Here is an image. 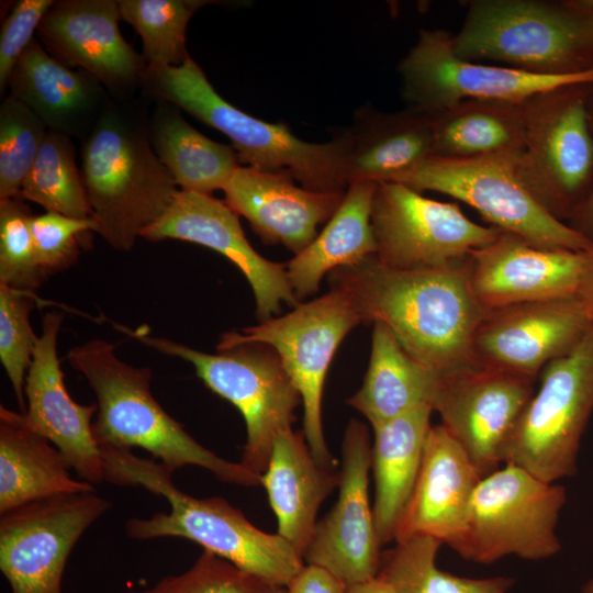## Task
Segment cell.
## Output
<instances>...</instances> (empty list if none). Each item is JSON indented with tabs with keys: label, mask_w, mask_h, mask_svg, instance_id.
Here are the masks:
<instances>
[{
	"label": "cell",
	"mask_w": 593,
	"mask_h": 593,
	"mask_svg": "<svg viewBox=\"0 0 593 593\" xmlns=\"http://www.w3.org/2000/svg\"><path fill=\"white\" fill-rule=\"evenodd\" d=\"M53 0H20L4 19L0 32V91H5L12 70L34 38V32Z\"/></svg>",
	"instance_id": "cell-42"
},
{
	"label": "cell",
	"mask_w": 593,
	"mask_h": 593,
	"mask_svg": "<svg viewBox=\"0 0 593 593\" xmlns=\"http://www.w3.org/2000/svg\"><path fill=\"white\" fill-rule=\"evenodd\" d=\"M209 1L120 0L121 18L139 34L147 68L181 65L190 55L186 31L191 16Z\"/></svg>",
	"instance_id": "cell-36"
},
{
	"label": "cell",
	"mask_w": 593,
	"mask_h": 593,
	"mask_svg": "<svg viewBox=\"0 0 593 593\" xmlns=\"http://www.w3.org/2000/svg\"><path fill=\"white\" fill-rule=\"evenodd\" d=\"M34 305V293L0 283V360L21 413L26 410L25 378L38 339L30 323Z\"/></svg>",
	"instance_id": "cell-39"
},
{
	"label": "cell",
	"mask_w": 593,
	"mask_h": 593,
	"mask_svg": "<svg viewBox=\"0 0 593 593\" xmlns=\"http://www.w3.org/2000/svg\"><path fill=\"white\" fill-rule=\"evenodd\" d=\"M329 277L362 323L387 325L413 358L437 373L477 363L472 340L486 310L471 289L468 257L438 268L400 270L373 255Z\"/></svg>",
	"instance_id": "cell-1"
},
{
	"label": "cell",
	"mask_w": 593,
	"mask_h": 593,
	"mask_svg": "<svg viewBox=\"0 0 593 593\" xmlns=\"http://www.w3.org/2000/svg\"><path fill=\"white\" fill-rule=\"evenodd\" d=\"M470 457L440 424L430 426L416 482L394 533V541L433 537L461 555L471 501L481 480Z\"/></svg>",
	"instance_id": "cell-21"
},
{
	"label": "cell",
	"mask_w": 593,
	"mask_h": 593,
	"mask_svg": "<svg viewBox=\"0 0 593 593\" xmlns=\"http://www.w3.org/2000/svg\"><path fill=\"white\" fill-rule=\"evenodd\" d=\"M148 130L155 154L180 190H223L239 166L232 146L204 136L165 101L155 109Z\"/></svg>",
	"instance_id": "cell-33"
},
{
	"label": "cell",
	"mask_w": 593,
	"mask_h": 593,
	"mask_svg": "<svg viewBox=\"0 0 593 593\" xmlns=\"http://www.w3.org/2000/svg\"><path fill=\"white\" fill-rule=\"evenodd\" d=\"M63 314L48 312L42 321L29 367L24 394V424L49 440L66 458L71 469L91 484L105 481L101 449L92 430L97 403L82 405L67 391L57 356V338Z\"/></svg>",
	"instance_id": "cell-20"
},
{
	"label": "cell",
	"mask_w": 593,
	"mask_h": 593,
	"mask_svg": "<svg viewBox=\"0 0 593 593\" xmlns=\"http://www.w3.org/2000/svg\"><path fill=\"white\" fill-rule=\"evenodd\" d=\"M64 455L31 430L21 412L0 406V514L18 506L65 494L93 492L75 480Z\"/></svg>",
	"instance_id": "cell-28"
},
{
	"label": "cell",
	"mask_w": 593,
	"mask_h": 593,
	"mask_svg": "<svg viewBox=\"0 0 593 593\" xmlns=\"http://www.w3.org/2000/svg\"><path fill=\"white\" fill-rule=\"evenodd\" d=\"M433 412L430 404H422L372 427V510L381 546L394 540L396 525L418 475Z\"/></svg>",
	"instance_id": "cell-29"
},
{
	"label": "cell",
	"mask_w": 593,
	"mask_h": 593,
	"mask_svg": "<svg viewBox=\"0 0 593 593\" xmlns=\"http://www.w3.org/2000/svg\"><path fill=\"white\" fill-rule=\"evenodd\" d=\"M152 92L226 135L238 160L261 171H288L303 188L340 192L348 187L347 148L340 133L315 144L298 138L283 123H268L223 99L189 56L181 65L147 68Z\"/></svg>",
	"instance_id": "cell-6"
},
{
	"label": "cell",
	"mask_w": 593,
	"mask_h": 593,
	"mask_svg": "<svg viewBox=\"0 0 593 593\" xmlns=\"http://www.w3.org/2000/svg\"><path fill=\"white\" fill-rule=\"evenodd\" d=\"M439 373L413 358L390 328L373 323L368 370L360 389L347 400L372 427L433 402Z\"/></svg>",
	"instance_id": "cell-32"
},
{
	"label": "cell",
	"mask_w": 593,
	"mask_h": 593,
	"mask_svg": "<svg viewBox=\"0 0 593 593\" xmlns=\"http://www.w3.org/2000/svg\"><path fill=\"white\" fill-rule=\"evenodd\" d=\"M454 34L421 30L398 66L409 108L434 113L465 100L523 102L560 86L593 82V72L570 77L538 76L458 56Z\"/></svg>",
	"instance_id": "cell-15"
},
{
	"label": "cell",
	"mask_w": 593,
	"mask_h": 593,
	"mask_svg": "<svg viewBox=\"0 0 593 593\" xmlns=\"http://www.w3.org/2000/svg\"><path fill=\"white\" fill-rule=\"evenodd\" d=\"M361 316L347 293L332 287L326 294L300 303L282 316L271 317L239 332L224 333L217 351L245 344L271 347L298 390L303 405L302 433L314 459L337 470L338 461L327 448L322 423V400L327 370L345 336Z\"/></svg>",
	"instance_id": "cell-9"
},
{
	"label": "cell",
	"mask_w": 593,
	"mask_h": 593,
	"mask_svg": "<svg viewBox=\"0 0 593 593\" xmlns=\"http://www.w3.org/2000/svg\"><path fill=\"white\" fill-rule=\"evenodd\" d=\"M534 382L479 362L439 374L433 410L481 478L503 463L505 443L534 394Z\"/></svg>",
	"instance_id": "cell-16"
},
{
	"label": "cell",
	"mask_w": 593,
	"mask_h": 593,
	"mask_svg": "<svg viewBox=\"0 0 593 593\" xmlns=\"http://www.w3.org/2000/svg\"><path fill=\"white\" fill-rule=\"evenodd\" d=\"M338 481L339 471L314 459L302 430L291 428L276 437L261 485L277 518V534L302 558L313 537L318 508Z\"/></svg>",
	"instance_id": "cell-26"
},
{
	"label": "cell",
	"mask_w": 593,
	"mask_h": 593,
	"mask_svg": "<svg viewBox=\"0 0 593 593\" xmlns=\"http://www.w3.org/2000/svg\"><path fill=\"white\" fill-rule=\"evenodd\" d=\"M577 295L584 304L593 326V248L586 254Z\"/></svg>",
	"instance_id": "cell-45"
},
{
	"label": "cell",
	"mask_w": 593,
	"mask_h": 593,
	"mask_svg": "<svg viewBox=\"0 0 593 593\" xmlns=\"http://www.w3.org/2000/svg\"><path fill=\"white\" fill-rule=\"evenodd\" d=\"M593 412V326L567 355L540 372V384L517 418L503 463L556 483L577 472L580 441Z\"/></svg>",
	"instance_id": "cell-10"
},
{
	"label": "cell",
	"mask_w": 593,
	"mask_h": 593,
	"mask_svg": "<svg viewBox=\"0 0 593 593\" xmlns=\"http://www.w3.org/2000/svg\"><path fill=\"white\" fill-rule=\"evenodd\" d=\"M347 593H392L390 586L378 575L371 580L347 585Z\"/></svg>",
	"instance_id": "cell-46"
},
{
	"label": "cell",
	"mask_w": 593,
	"mask_h": 593,
	"mask_svg": "<svg viewBox=\"0 0 593 593\" xmlns=\"http://www.w3.org/2000/svg\"><path fill=\"white\" fill-rule=\"evenodd\" d=\"M588 251L541 248L501 231L469 255L471 289L485 310L574 296Z\"/></svg>",
	"instance_id": "cell-22"
},
{
	"label": "cell",
	"mask_w": 593,
	"mask_h": 593,
	"mask_svg": "<svg viewBox=\"0 0 593 593\" xmlns=\"http://www.w3.org/2000/svg\"><path fill=\"white\" fill-rule=\"evenodd\" d=\"M107 482L142 486L163 496L170 511L147 518H130L127 537L147 540L180 537L255 574L273 585L287 586L304 566L303 558L279 534H268L253 525L226 500L194 497L179 490L174 471L161 462L135 456L130 449L100 446Z\"/></svg>",
	"instance_id": "cell-2"
},
{
	"label": "cell",
	"mask_w": 593,
	"mask_h": 593,
	"mask_svg": "<svg viewBox=\"0 0 593 593\" xmlns=\"http://www.w3.org/2000/svg\"><path fill=\"white\" fill-rule=\"evenodd\" d=\"M339 133L346 142L348 184L394 181L434 152L429 114L413 108L384 113L363 107Z\"/></svg>",
	"instance_id": "cell-27"
},
{
	"label": "cell",
	"mask_w": 593,
	"mask_h": 593,
	"mask_svg": "<svg viewBox=\"0 0 593 593\" xmlns=\"http://www.w3.org/2000/svg\"><path fill=\"white\" fill-rule=\"evenodd\" d=\"M566 490L510 463L483 477L473 493L462 558L493 563L505 556L544 560L561 550L556 528Z\"/></svg>",
	"instance_id": "cell-12"
},
{
	"label": "cell",
	"mask_w": 593,
	"mask_h": 593,
	"mask_svg": "<svg viewBox=\"0 0 593 593\" xmlns=\"http://www.w3.org/2000/svg\"><path fill=\"white\" fill-rule=\"evenodd\" d=\"M120 19L119 1H55L37 32L54 57L125 91L144 81L147 66L122 36Z\"/></svg>",
	"instance_id": "cell-23"
},
{
	"label": "cell",
	"mask_w": 593,
	"mask_h": 593,
	"mask_svg": "<svg viewBox=\"0 0 593 593\" xmlns=\"http://www.w3.org/2000/svg\"><path fill=\"white\" fill-rule=\"evenodd\" d=\"M33 216L21 197L0 200V283L32 293L48 278L36 258Z\"/></svg>",
	"instance_id": "cell-38"
},
{
	"label": "cell",
	"mask_w": 593,
	"mask_h": 593,
	"mask_svg": "<svg viewBox=\"0 0 593 593\" xmlns=\"http://www.w3.org/2000/svg\"><path fill=\"white\" fill-rule=\"evenodd\" d=\"M589 85L560 86L523 101L525 134L515 161L517 177L548 213L567 224L593 189Z\"/></svg>",
	"instance_id": "cell-7"
},
{
	"label": "cell",
	"mask_w": 593,
	"mask_h": 593,
	"mask_svg": "<svg viewBox=\"0 0 593 593\" xmlns=\"http://www.w3.org/2000/svg\"><path fill=\"white\" fill-rule=\"evenodd\" d=\"M592 328L578 295L486 310L472 340L477 362L535 380Z\"/></svg>",
	"instance_id": "cell-18"
},
{
	"label": "cell",
	"mask_w": 593,
	"mask_h": 593,
	"mask_svg": "<svg viewBox=\"0 0 593 593\" xmlns=\"http://www.w3.org/2000/svg\"><path fill=\"white\" fill-rule=\"evenodd\" d=\"M455 53L524 72H593V0H470Z\"/></svg>",
	"instance_id": "cell-4"
},
{
	"label": "cell",
	"mask_w": 593,
	"mask_h": 593,
	"mask_svg": "<svg viewBox=\"0 0 593 593\" xmlns=\"http://www.w3.org/2000/svg\"><path fill=\"white\" fill-rule=\"evenodd\" d=\"M377 188L374 181L350 182L322 233L286 265L289 283L299 301L315 294L327 272L358 265L376 255L371 210Z\"/></svg>",
	"instance_id": "cell-30"
},
{
	"label": "cell",
	"mask_w": 593,
	"mask_h": 593,
	"mask_svg": "<svg viewBox=\"0 0 593 593\" xmlns=\"http://www.w3.org/2000/svg\"><path fill=\"white\" fill-rule=\"evenodd\" d=\"M48 132L23 102L7 96L0 105V200L20 197L21 187Z\"/></svg>",
	"instance_id": "cell-37"
},
{
	"label": "cell",
	"mask_w": 593,
	"mask_h": 593,
	"mask_svg": "<svg viewBox=\"0 0 593 593\" xmlns=\"http://www.w3.org/2000/svg\"><path fill=\"white\" fill-rule=\"evenodd\" d=\"M441 545L424 536L395 541L382 552L378 577L392 593H506L513 586L507 577L472 579L440 570L436 557Z\"/></svg>",
	"instance_id": "cell-34"
},
{
	"label": "cell",
	"mask_w": 593,
	"mask_h": 593,
	"mask_svg": "<svg viewBox=\"0 0 593 593\" xmlns=\"http://www.w3.org/2000/svg\"><path fill=\"white\" fill-rule=\"evenodd\" d=\"M20 197L76 219L92 217V210L75 159L69 136L47 132L37 156L21 187Z\"/></svg>",
	"instance_id": "cell-35"
},
{
	"label": "cell",
	"mask_w": 593,
	"mask_h": 593,
	"mask_svg": "<svg viewBox=\"0 0 593 593\" xmlns=\"http://www.w3.org/2000/svg\"><path fill=\"white\" fill-rule=\"evenodd\" d=\"M288 593H347V584L328 570L304 563L286 586Z\"/></svg>",
	"instance_id": "cell-43"
},
{
	"label": "cell",
	"mask_w": 593,
	"mask_h": 593,
	"mask_svg": "<svg viewBox=\"0 0 593 593\" xmlns=\"http://www.w3.org/2000/svg\"><path fill=\"white\" fill-rule=\"evenodd\" d=\"M513 158L447 159L432 156L394 182L452 197L502 232L541 248L586 251L593 243L548 213L526 190Z\"/></svg>",
	"instance_id": "cell-11"
},
{
	"label": "cell",
	"mask_w": 593,
	"mask_h": 593,
	"mask_svg": "<svg viewBox=\"0 0 593 593\" xmlns=\"http://www.w3.org/2000/svg\"><path fill=\"white\" fill-rule=\"evenodd\" d=\"M586 108L593 132V83H590L588 88ZM568 225L593 243V189L588 199L569 220Z\"/></svg>",
	"instance_id": "cell-44"
},
{
	"label": "cell",
	"mask_w": 593,
	"mask_h": 593,
	"mask_svg": "<svg viewBox=\"0 0 593 593\" xmlns=\"http://www.w3.org/2000/svg\"><path fill=\"white\" fill-rule=\"evenodd\" d=\"M371 443L367 427L351 419L342 443L338 497L317 521L304 563L320 566L347 585L376 578L381 564L373 510L369 501Z\"/></svg>",
	"instance_id": "cell-17"
},
{
	"label": "cell",
	"mask_w": 593,
	"mask_h": 593,
	"mask_svg": "<svg viewBox=\"0 0 593 593\" xmlns=\"http://www.w3.org/2000/svg\"><path fill=\"white\" fill-rule=\"evenodd\" d=\"M31 230L38 265L49 277L77 261L80 248L89 244L90 233L96 232V222L92 217L45 212L33 216Z\"/></svg>",
	"instance_id": "cell-41"
},
{
	"label": "cell",
	"mask_w": 593,
	"mask_h": 593,
	"mask_svg": "<svg viewBox=\"0 0 593 593\" xmlns=\"http://www.w3.org/2000/svg\"><path fill=\"white\" fill-rule=\"evenodd\" d=\"M377 260L400 270L438 268L494 242L501 231L471 221L456 203L394 181L378 183L371 210Z\"/></svg>",
	"instance_id": "cell-13"
},
{
	"label": "cell",
	"mask_w": 593,
	"mask_h": 593,
	"mask_svg": "<svg viewBox=\"0 0 593 593\" xmlns=\"http://www.w3.org/2000/svg\"><path fill=\"white\" fill-rule=\"evenodd\" d=\"M67 360L96 394L98 411L92 430L99 446L142 448L174 472L198 466L225 483L261 485L260 474L221 458L189 435L153 396L152 370L122 361L115 355V345L90 339L72 347Z\"/></svg>",
	"instance_id": "cell-3"
},
{
	"label": "cell",
	"mask_w": 593,
	"mask_h": 593,
	"mask_svg": "<svg viewBox=\"0 0 593 593\" xmlns=\"http://www.w3.org/2000/svg\"><path fill=\"white\" fill-rule=\"evenodd\" d=\"M581 593H593V578L585 582L581 589Z\"/></svg>",
	"instance_id": "cell-47"
},
{
	"label": "cell",
	"mask_w": 593,
	"mask_h": 593,
	"mask_svg": "<svg viewBox=\"0 0 593 593\" xmlns=\"http://www.w3.org/2000/svg\"><path fill=\"white\" fill-rule=\"evenodd\" d=\"M276 586L204 550L193 566L132 593H273Z\"/></svg>",
	"instance_id": "cell-40"
},
{
	"label": "cell",
	"mask_w": 593,
	"mask_h": 593,
	"mask_svg": "<svg viewBox=\"0 0 593 593\" xmlns=\"http://www.w3.org/2000/svg\"><path fill=\"white\" fill-rule=\"evenodd\" d=\"M150 242L167 238L211 248L233 262L249 282L260 322L280 313L284 302L298 306L286 265L266 259L247 240L238 215L211 194L178 190L164 215L142 236Z\"/></svg>",
	"instance_id": "cell-19"
},
{
	"label": "cell",
	"mask_w": 593,
	"mask_h": 593,
	"mask_svg": "<svg viewBox=\"0 0 593 593\" xmlns=\"http://www.w3.org/2000/svg\"><path fill=\"white\" fill-rule=\"evenodd\" d=\"M288 171H261L238 166L224 187V202L244 216L265 244H281L295 255L316 237L345 192H318L298 187Z\"/></svg>",
	"instance_id": "cell-24"
},
{
	"label": "cell",
	"mask_w": 593,
	"mask_h": 593,
	"mask_svg": "<svg viewBox=\"0 0 593 593\" xmlns=\"http://www.w3.org/2000/svg\"><path fill=\"white\" fill-rule=\"evenodd\" d=\"M8 87L49 131L69 137H87L108 104L94 76L48 54L36 37L19 58Z\"/></svg>",
	"instance_id": "cell-25"
},
{
	"label": "cell",
	"mask_w": 593,
	"mask_h": 593,
	"mask_svg": "<svg viewBox=\"0 0 593 593\" xmlns=\"http://www.w3.org/2000/svg\"><path fill=\"white\" fill-rule=\"evenodd\" d=\"M429 118L435 157L517 159L523 150V102L471 99L429 113Z\"/></svg>",
	"instance_id": "cell-31"
},
{
	"label": "cell",
	"mask_w": 593,
	"mask_h": 593,
	"mask_svg": "<svg viewBox=\"0 0 593 593\" xmlns=\"http://www.w3.org/2000/svg\"><path fill=\"white\" fill-rule=\"evenodd\" d=\"M273 593H288L286 586H276Z\"/></svg>",
	"instance_id": "cell-48"
},
{
	"label": "cell",
	"mask_w": 593,
	"mask_h": 593,
	"mask_svg": "<svg viewBox=\"0 0 593 593\" xmlns=\"http://www.w3.org/2000/svg\"><path fill=\"white\" fill-rule=\"evenodd\" d=\"M81 159L94 233L115 250L130 251L179 190L154 152L148 125L107 104L85 138Z\"/></svg>",
	"instance_id": "cell-5"
},
{
	"label": "cell",
	"mask_w": 593,
	"mask_h": 593,
	"mask_svg": "<svg viewBox=\"0 0 593 593\" xmlns=\"http://www.w3.org/2000/svg\"><path fill=\"white\" fill-rule=\"evenodd\" d=\"M111 506L93 491L48 497L0 514V570L11 593H63L72 548Z\"/></svg>",
	"instance_id": "cell-14"
},
{
	"label": "cell",
	"mask_w": 593,
	"mask_h": 593,
	"mask_svg": "<svg viewBox=\"0 0 593 593\" xmlns=\"http://www.w3.org/2000/svg\"><path fill=\"white\" fill-rule=\"evenodd\" d=\"M133 336L156 351L191 363L215 394L231 402L246 425L240 463L262 474L276 437L292 428L301 396L277 353L261 344H245L208 354L178 342L135 331Z\"/></svg>",
	"instance_id": "cell-8"
}]
</instances>
